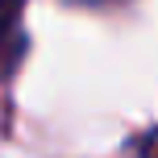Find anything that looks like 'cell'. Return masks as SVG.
<instances>
[{"label":"cell","mask_w":158,"mask_h":158,"mask_svg":"<svg viewBox=\"0 0 158 158\" xmlns=\"http://www.w3.org/2000/svg\"><path fill=\"white\" fill-rule=\"evenodd\" d=\"M142 154H146V158H158V129H154V133L142 142Z\"/></svg>","instance_id":"3"},{"label":"cell","mask_w":158,"mask_h":158,"mask_svg":"<svg viewBox=\"0 0 158 158\" xmlns=\"http://www.w3.org/2000/svg\"><path fill=\"white\" fill-rule=\"evenodd\" d=\"M21 54H25V33L17 29V25H4V29H0V83L17 71Z\"/></svg>","instance_id":"1"},{"label":"cell","mask_w":158,"mask_h":158,"mask_svg":"<svg viewBox=\"0 0 158 158\" xmlns=\"http://www.w3.org/2000/svg\"><path fill=\"white\" fill-rule=\"evenodd\" d=\"M21 4H25V0H0V29H4V25H17Z\"/></svg>","instance_id":"2"}]
</instances>
